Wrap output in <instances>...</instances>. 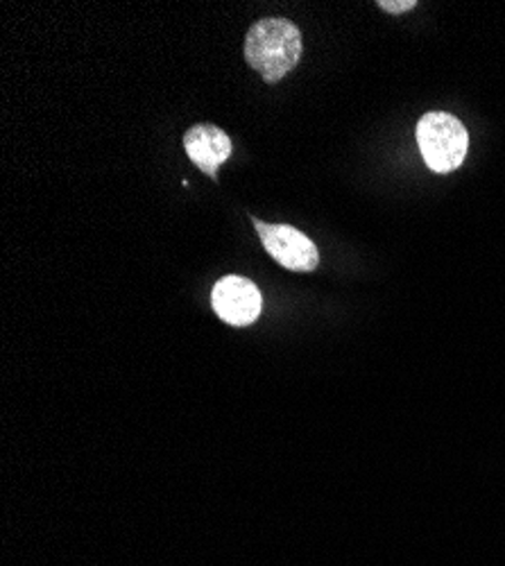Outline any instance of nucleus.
<instances>
[{
    "label": "nucleus",
    "mask_w": 505,
    "mask_h": 566,
    "mask_svg": "<svg viewBox=\"0 0 505 566\" xmlns=\"http://www.w3.org/2000/svg\"><path fill=\"white\" fill-rule=\"evenodd\" d=\"M302 32L288 19H263L245 36V60L274 84L288 75L302 57Z\"/></svg>",
    "instance_id": "1"
},
{
    "label": "nucleus",
    "mask_w": 505,
    "mask_h": 566,
    "mask_svg": "<svg viewBox=\"0 0 505 566\" xmlns=\"http://www.w3.org/2000/svg\"><path fill=\"white\" fill-rule=\"evenodd\" d=\"M418 146L433 172H451L461 166L470 150L465 125L451 114L431 112L418 125Z\"/></svg>",
    "instance_id": "2"
},
{
    "label": "nucleus",
    "mask_w": 505,
    "mask_h": 566,
    "mask_svg": "<svg viewBox=\"0 0 505 566\" xmlns=\"http://www.w3.org/2000/svg\"><path fill=\"white\" fill-rule=\"evenodd\" d=\"M261 243L267 254L295 272H311L319 263V252L308 235L297 231L291 224H267L254 218Z\"/></svg>",
    "instance_id": "3"
},
{
    "label": "nucleus",
    "mask_w": 505,
    "mask_h": 566,
    "mask_svg": "<svg viewBox=\"0 0 505 566\" xmlns=\"http://www.w3.org/2000/svg\"><path fill=\"white\" fill-rule=\"evenodd\" d=\"M218 317L232 326H248L261 313V293L245 276L229 274L213 286L211 295Z\"/></svg>",
    "instance_id": "4"
},
{
    "label": "nucleus",
    "mask_w": 505,
    "mask_h": 566,
    "mask_svg": "<svg viewBox=\"0 0 505 566\" xmlns=\"http://www.w3.org/2000/svg\"><path fill=\"white\" fill-rule=\"evenodd\" d=\"M183 148H187L189 159L209 177L215 179L220 164L232 157V138H229L220 127L202 123L196 125L183 136Z\"/></svg>",
    "instance_id": "5"
},
{
    "label": "nucleus",
    "mask_w": 505,
    "mask_h": 566,
    "mask_svg": "<svg viewBox=\"0 0 505 566\" xmlns=\"http://www.w3.org/2000/svg\"><path fill=\"white\" fill-rule=\"evenodd\" d=\"M379 8H383L390 14H401L415 8V0H379Z\"/></svg>",
    "instance_id": "6"
}]
</instances>
